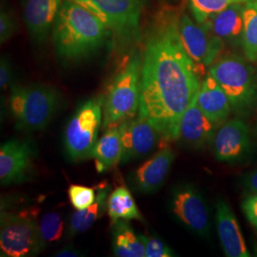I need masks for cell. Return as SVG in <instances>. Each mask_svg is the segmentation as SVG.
<instances>
[{
	"label": "cell",
	"instance_id": "6da1fadb",
	"mask_svg": "<svg viewBox=\"0 0 257 257\" xmlns=\"http://www.w3.org/2000/svg\"><path fill=\"white\" fill-rule=\"evenodd\" d=\"M178 19L169 12L156 16L142 58L138 114L150 120L166 141L177 139L184 111L201 86L198 70L181 43Z\"/></svg>",
	"mask_w": 257,
	"mask_h": 257
},
{
	"label": "cell",
	"instance_id": "7a4b0ae2",
	"mask_svg": "<svg viewBox=\"0 0 257 257\" xmlns=\"http://www.w3.org/2000/svg\"><path fill=\"white\" fill-rule=\"evenodd\" d=\"M110 34L89 11L64 0L53 28L55 54L65 62H79L98 52Z\"/></svg>",
	"mask_w": 257,
	"mask_h": 257
},
{
	"label": "cell",
	"instance_id": "3957f363",
	"mask_svg": "<svg viewBox=\"0 0 257 257\" xmlns=\"http://www.w3.org/2000/svg\"><path fill=\"white\" fill-rule=\"evenodd\" d=\"M57 90L46 84L11 87L9 107L18 128L37 132L46 128L60 108Z\"/></svg>",
	"mask_w": 257,
	"mask_h": 257
},
{
	"label": "cell",
	"instance_id": "277c9868",
	"mask_svg": "<svg viewBox=\"0 0 257 257\" xmlns=\"http://www.w3.org/2000/svg\"><path fill=\"white\" fill-rule=\"evenodd\" d=\"M248 59L237 55L223 56L210 67L209 74L220 85L230 100L231 110L248 115L257 105V79Z\"/></svg>",
	"mask_w": 257,
	"mask_h": 257
},
{
	"label": "cell",
	"instance_id": "5b68a950",
	"mask_svg": "<svg viewBox=\"0 0 257 257\" xmlns=\"http://www.w3.org/2000/svg\"><path fill=\"white\" fill-rule=\"evenodd\" d=\"M141 73L142 59L135 55L112 79L103 104L105 130L137 116L141 96Z\"/></svg>",
	"mask_w": 257,
	"mask_h": 257
},
{
	"label": "cell",
	"instance_id": "8992f818",
	"mask_svg": "<svg viewBox=\"0 0 257 257\" xmlns=\"http://www.w3.org/2000/svg\"><path fill=\"white\" fill-rule=\"evenodd\" d=\"M104 97H92L78 106L64 132L66 155L73 162L92 158L103 118Z\"/></svg>",
	"mask_w": 257,
	"mask_h": 257
},
{
	"label": "cell",
	"instance_id": "52a82bcc",
	"mask_svg": "<svg viewBox=\"0 0 257 257\" xmlns=\"http://www.w3.org/2000/svg\"><path fill=\"white\" fill-rule=\"evenodd\" d=\"M89 11L122 42L138 41L145 0H69Z\"/></svg>",
	"mask_w": 257,
	"mask_h": 257
},
{
	"label": "cell",
	"instance_id": "ba28073f",
	"mask_svg": "<svg viewBox=\"0 0 257 257\" xmlns=\"http://www.w3.org/2000/svg\"><path fill=\"white\" fill-rule=\"evenodd\" d=\"M44 248L39 223L36 220L34 213L14 212L1 209V256H36Z\"/></svg>",
	"mask_w": 257,
	"mask_h": 257
},
{
	"label": "cell",
	"instance_id": "9c48e42d",
	"mask_svg": "<svg viewBox=\"0 0 257 257\" xmlns=\"http://www.w3.org/2000/svg\"><path fill=\"white\" fill-rule=\"evenodd\" d=\"M171 211L177 221L194 234L209 238L210 211L199 190L192 184L175 187L171 197Z\"/></svg>",
	"mask_w": 257,
	"mask_h": 257
},
{
	"label": "cell",
	"instance_id": "30bf717a",
	"mask_svg": "<svg viewBox=\"0 0 257 257\" xmlns=\"http://www.w3.org/2000/svg\"><path fill=\"white\" fill-rule=\"evenodd\" d=\"M178 33L186 53L196 66L199 74L215 62L226 45L219 37L212 35L202 24L194 22L187 14L179 17Z\"/></svg>",
	"mask_w": 257,
	"mask_h": 257
},
{
	"label": "cell",
	"instance_id": "8fae6325",
	"mask_svg": "<svg viewBox=\"0 0 257 257\" xmlns=\"http://www.w3.org/2000/svg\"><path fill=\"white\" fill-rule=\"evenodd\" d=\"M118 128L123 147L121 160L123 163L147 156L160 140H163L159 130L139 114L120 123Z\"/></svg>",
	"mask_w": 257,
	"mask_h": 257
},
{
	"label": "cell",
	"instance_id": "7c38bea8",
	"mask_svg": "<svg viewBox=\"0 0 257 257\" xmlns=\"http://www.w3.org/2000/svg\"><path fill=\"white\" fill-rule=\"evenodd\" d=\"M211 146L217 161L226 163L241 161L248 156L251 148L248 125L239 118L225 121L216 130Z\"/></svg>",
	"mask_w": 257,
	"mask_h": 257
},
{
	"label": "cell",
	"instance_id": "4fadbf2b",
	"mask_svg": "<svg viewBox=\"0 0 257 257\" xmlns=\"http://www.w3.org/2000/svg\"><path fill=\"white\" fill-rule=\"evenodd\" d=\"M35 150L27 140L12 139L0 148V183L2 186L26 182L34 172Z\"/></svg>",
	"mask_w": 257,
	"mask_h": 257
},
{
	"label": "cell",
	"instance_id": "5bb4252c",
	"mask_svg": "<svg viewBox=\"0 0 257 257\" xmlns=\"http://www.w3.org/2000/svg\"><path fill=\"white\" fill-rule=\"evenodd\" d=\"M175 159V154L171 148H161L131 175L133 189L143 194L156 193L165 183Z\"/></svg>",
	"mask_w": 257,
	"mask_h": 257
},
{
	"label": "cell",
	"instance_id": "9a60e30c",
	"mask_svg": "<svg viewBox=\"0 0 257 257\" xmlns=\"http://www.w3.org/2000/svg\"><path fill=\"white\" fill-rule=\"evenodd\" d=\"M218 128L199 108L196 97L184 111L179 122L177 141L193 150H203L211 145Z\"/></svg>",
	"mask_w": 257,
	"mask_h": 257
},
{
	"label": "cell",
	"instance_id": "2e32d148",
	"mask_svg": "<svg viewBox=\"0 0 257 257\" xmlns=\"http://www.w3.org/2000/svg\"><path fill=\"white\" fill-rule=\"evenodd\" d=\"M62 3V0H22L24 22L35 42H46Z\"/></svg>",
	"mask_w": 257,
	"mask_h": 257
},
{
	"label": "cell",
	"instance_id": "e0dca14e",
	"mask_svg": "<svg viewBox=\"0 0 257 257\" xmlns=\"http://www.w3.org/2000/svg\"><path fill=\"white\" fill-rule=\"evenodd\" d=\"M215 218L221 247L228 257L250 256L238 221L230 205L222 198L215 203Z\"/></svg>",
	"mask_w": 257,
	"mask_h": 257
},
{
	"label": "cell",
	"instance_id": "ac0fdd59",
	"mask_svg": "<svg viewBox=\"0 0 257 257\" xmlns=\"http://www.w3.org/2000/svg\"><path fill=\"white\" fill-rule=\"evenodd\" d=\"M245 3H237L222 10L202 23L212 35L219 37L225 44L241 46L244 29Z\"/></svg>",
	"mask_w": 257,
	"mask_h": 257
},
{
	"label": "cell",
	"instance_id": "d6986e66",
	"mask_svg": "<svg viewBox=\"0 0 257 257\" xmlns=\"http://www.w3.org/2000/svg\"><path fill=\"white\" fill-rule=\"evenodd\" d=\"M196 103L203 112L218 126L228 120L232 111L227 94L210 74L201 82Z\"/></svg>",
	"mask_w": 257,
	"mask_h": 257
},
{
	"label": "cell",
	"instance_id": "ffe728a7",
	"mask_svg": "<svg viewBox=\"0 0 257 257\" xmlns=\"http://www.w3.org/2000/svg\"><path fill=\"white\" fill-rule=\"evenodd\" d=\"M96 199L91 206L84 210H76L72 214L68 228L69 237L72 238L89 230L107 211L108 198L110 192L109 184L106 181L102 182L96 187Z\"/></svg>",
	"mask_w": 257,
	"mask_h": 257
},
{
	"label": "cell",
	"instance_id": "44dd1931",
	"mask_svg": "<svg viewBox=\"0 0 257 257\" xmlns=\"http://www.w3.org/2000/svg\"><path fill=\"white\" fill-rule=\"evenodd\" d=\"M123 147L118 126L106 128L94 148L92 158L98 173H105L121 162Z\"/></svg>",
	"mask_w": 257,
	"mask_h": 257
},
{
	"label": "cell",
	"instance_id": "7402d4cb",
	"mask_svg": "<svg viewBox=\"0 0 257 257\" xmlns=\"http://www.w3.org/2000/svg\"><path fill=\"white\" fill-rule=\"evenodd\" d=\"M111 246L115 256L144 257L146 253L143 235L138 234L128 220L112 225Z\"/></svg>",
	"mask_w": 257,
	"mask_h": 257
},
{
	"label": "cell",
	"instance_id": "603a6c76",
	"mask_svg": "<svg viewBox=\"0 0 257 257\" xmlns=\"http://www.w3.org/2000/svg\"><path fill=\"white\" fill-rule=\"evenodd\" d=\"M107 212L111 225L119 220L143 221V216L135 198L125 186H119L110 193L107 204Z\"/></svg>",
	"mask_w": 257,
	"mask_h": 257
},
{
	"label": "cell",
	"instance_id": "cb8c5ba5",
	"mask_svg": "<svg viewBox=\"0 0 257 257\" xmlns=\"http://www.w3.org/2000/svg\"><path fill=\"white\" fill-rule=\"evenodd\" d=\"M241 48L249 62L257 61V0H248L244 9V29Z\"/></svg>",
	"mask_w": 257,
	"mask_h": 257
},
{
	"label": "cell",
	"instance_id": "d4e9b609",
	"mask_svg": "<svg viewBox=\"0 0 257 257\" xmlns=\"http://www.w3.org/2000/svg\"><path fill=\"white\" fill-rule=\"evenodd\" d=\"M247 1L248 0H189V6L194 20L202 24L230 5Z\"/></svg>",
	"mask_w": 257,
	"mask_h": 257
},
{
	"label": "cell",
	"instance_id": "484cf974",
	"mask_svg": "<svg viewBox=\"0 0 257 257\" xmlns=\"http://www.w3.org/2000/svg\"><path fill=\"white\" fill-rule=\"evenodd\" d=\"M42 241L46 247L49 244L58 242L64 233V221L61 215L55 211L47 212L39 223Z\"/></svg>",
	"mask_w": 257,
	"mask_h": 257
},
{
	"label": "cell",
	"instance_id": "4316f807",
	"mask_svg": "<svg viewBox=\"0 0 257 257\" xmlns=\"http://www.w3.org/2000/svg\"><path fill=\"white\" fill-rule=\"evenodd\" d=\"M96 188L73 184L68 189L71 205L75 210H84L91 206L96 199Z\"/></svg>",
	"mask_w": 257,
	"mask_h": 257
},
{
	"label": "cell",
	"instance_id": "83f0119b",
	"mask_svg": "<svg viewBox=\"0 0 257 257\" xmlns=\"http://www.w3.org/2000/svg\"><path fill=\"white\" fill-rule=\"evenodd\" d=\"M145 242L146 257H172L175 256V252L169 248L165 243L157 236H145L143 235Z\"/></svg>",
	"mask_w": 257,
	"mask_h": 257
},
{
	"label": "cell",
	"instance_id": "f1b7e54d",
	"mask_svg": "<svg viewBox=\"0 0 257 257\" xmlns=\"http://www.w3.org/2000/svg\"><path fill=\"white\" fill-rule=\"evenodd\" d=\"M17 30V23L12 13L5 8L0 12V42L3 44L9 40Z\"/></svg>",
	"mask_w": 257,
	"mask_h": 257
},
{
	"label": "cell",
	"instance_id": "f546056e",
	"mask_svg": "<svg viewBox=\"0 0 257 257\" xmlns=\"http://www.w3.org/2000/svg\"><path fill=\"white\" fill-rule=\"evenodd\" d=\"M13 79L14 69L12 62L7 56H2L0 61V89L2 92L13 86Z\"/></svg>",
	"mask_w": 257,
	"mask_h": 257
},
{
	"label": "cell",
	"instance_id": "4dcf8cb0",
	"mask_svg": "<svg viewBox=\"0 0 257 257\" xmlns=\"http://www.w3.org/2000/svg\"><path fill=\"white\" fill-rule=\"evenodd\" d=\"M242 210L248 222L257 230V194H248L242 203Z\"/></svg>",
	"mask_w": 257,
	"mask_h": 257
},
{
	"label": "cell",
	"instance_id": "1f68e13d",
	"mask_svg": "<svg viewBox=\"0 0 257 257\" xmlns=\"http://www.w3.org/2000/svg\"><path fill=\"white\" fill-rule=\"evenodd\" d=\"M243 187L248 194H257V169L245 175Z\"/></svg>",
	"mask_w": 257,
	"mask_h": 257
},
{
	"label": "cell",
	"instance_id": "d6a6232c",
	"mask_svg": "<svg viewBox=\"0 0 257 257\" xmlns=\"http://www.w3.org/2000/svg\"><path fill=\"white\" fill-rule=\"evenodd\" d=\"M55 256L57 257H79L82 256V253L79 249L73 245H67L61 249L55 252Z\"/></svg>",
	"mask_w": 257,
	"mask_h": 257
}]
</instances>
